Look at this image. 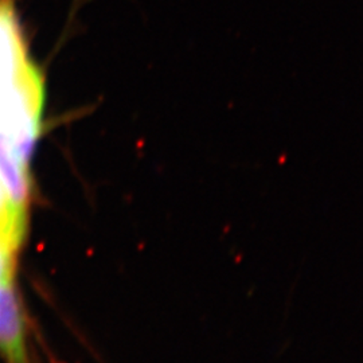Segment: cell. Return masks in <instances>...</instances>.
Wrapping results in <instances>:
<instances>
[{
	"label": "cell",
	"mask_w": 363,
	"mask_h": 363,
	"mask_svg": "<svg viewBox=\"0 0 363 363\" xmlns=\"http://www.w3.org/2000/svg\"><path fill=\"white\" fill-rule=\"evenodd\" d=\"M31 64L13 0H0V96L13 88Z\"/></svg>",
	"instance_id": "6da1fadb"
},
{
	"label": "cell",
	"mask_w": 363,
	"mask_h": 363,
	"mask_svg": "<svg viewBox=\"0 0 363 363\" xmlns=\"http://www.w3.org/2000/svg\"><path fill=\"white\" fill-rule=\"evenodd\" d=\"M0 354L9 363H28L23 319L13 288V265L0 279Z\"/></svg>",
	"instance_id": "7a4b0ae2"
},
{
	"label": "cell",
	"mask_w": 363,
	"mask_h": 363,
	"mask_svg": "<svg viewBox=\"0 0 363 363\" xmlns=\"http://www.w3.org/2000/svg\"><path fill=\"white\" fill-rule=\"evenodd\" d=\"M0 184L13 206L26 214L31 193L28 164L22 162L13 148L0 136Z\"/></svg>",
	"instance_id": "3957f363"
},
{
	"label": "cell",
	"mask_w": 363,
	"mask_h": 363,
	"mask_svg": "<svg viewBox=\"0 0 363 363\" xmlns=\"http://www.w3.org/2000/svg\"><path fill=\"white\" fill-rule=\"evenodd\" d=\"M27 216L15 208L0 184V249L15 255L26 234Z\"/></svg>",
	"instance_id": "277c9868"
},
{
	"label": "cell",
	"mask_w": 363,
	"mask_h": 363,
	"mask_svg": "<svg viewBox=\"0 0 363 363\" xmlns=\"http://www.w3.org/2000/svg\"><path fill=\"white\" fill-rule=\"evenodd\" d=\"M13 265V255L6 253L4 250L0 249V279L3 276V273L6 272V269H9L10 267Z\"/></svg>",
	"instance_id": "5b68a950"
}]
</instances>
